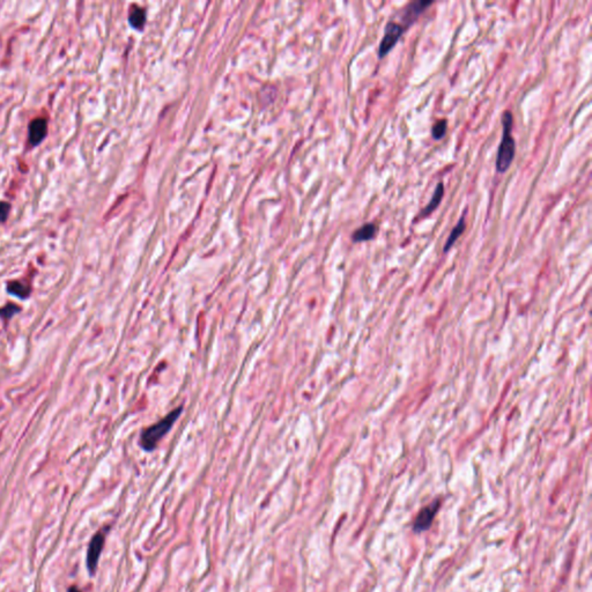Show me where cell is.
<instances>
[{"label": "cell", "instance_id": "30bf717a", "mask_svg": "<svg viewBox=\"0 0 592 592\" xmlns=\"http://www.w3.org/2000/svg\"><path fill=\"white\" fill-rule=\"evenodd\" d=\"M465 218H466V212H464L463 215L460 216L458 222H457V224L454 227V229L451 230L450 235H449V238L446 242V246H444V248H443L444 252L450 250V248L454 246V244L456 243V241L458 240L461 236V234L464 232L465 228H466V221H465Z\"/></svg>", "mask_w": 592, "mask_h": 592}, {"label": "cell", "instance_id": "9a60e30c", "mask_svg": "<svg viewBox=\"0 0 592 592\" xmlns=\"http://www.w3.org/2000/svg\"><path fill=\"white\" fill-rule=\"evenodd\" d=\"M11 210V206L10 204H7L5 202H2L0 203V222L5 221L8 216V212Z\"/></svg>", "mask_w": 592, "mask_h": 592}, {"label": "cell", "instance_id": "2e32d148", "mask_svg": "<svg viewBox=\"0 0 592 592\" xmlns=\"http://www.w3.org/2000/svg\"><path fill=\"white\" fill-rule=\"evenodd\" d=\"M68 592H81V591H80V590H77V589H76V587H75V586H72V587H71V589H69V590H68Z\"/></svg>", "mask_w": 592, "mask_h": 592}, {"label": "cell", "instance_id": "7c38bea8", "mask_svg": "<svg viewBox=\"0 0 592 592\" xmlns=\"http://www.w3.org/2000/svg\"><path fill=\"white\" fill-rule=\"evenodd\" d=\"M130 24L136 29H140L146 22V12L140 7H134L129 16Z\"/></svg>", "mask_w": 592, "mask_h": 592}, {"label": "cell", "instance_id": "8fae6325", "mask_svg": "<svg viewBox=\"0 0 592 592\" xmlns=\"http://www.w3.org/2000/svg\"><path fill=\"white\" fill-rule=\"evenodd\" d=\"M7 292L20 299H27L30 294V288L28 285H24L21 281H12L7 286Z\"/></svg>", "mask_w": 592, "mask_h": 592}, {"label": "cell", "instance_id": "ba28073f", "mask_svg": "<svg viewBox=\"0 0 592 592\" xmlns=\"http://www.w3.org/2000/svg\"><path fill=\"white\" fill-rule=\"evenodd\" d=\"M377 234V226L375 223H366L362 227L358 228L357 230L353 232L352 240L353 242H367V241L373 240Z\"/></svg>", "mask_w": 592, "mask_h": 592}, {"label": "cell", "instance_id": "3957f363", "mask_svg": "<svg viewBox=\"0 0 592 592\" xmlns=\"http://www.w3.org/2000/svg\"><path fill=\"white\" fill-rule=\"evenodd\" d=\"M407 29H405L402 24H399L394 21H389L385 24V29H384V35H383V38L381 41V43H379V47H378V58L382 59L384 58V57L389 54V52L392 50V49L396 47V44L398 43V41L400 40V37L404 35V32H405Z\"/></svg>", "mask_w": 592, "mask_h": 592}, {"label": "cell", "instance_id": "7a4b0ae2", "mask_svg": "<svg viewBox=\"0 0 592 592\" xmlns=\"http://www.w3.org/2000/svg\"><path fill=\"white\" fill-rule=\"evenodd\" d=\"M181 413L182 407L179 406L177 408H175L174 411H171L168 415H166L165 418L160 420L159 422L152 424V426L148 428H146L140 435L141 448L146 451L154 450V449L156 448L157 443L160 442V440H162L163 436L168 434V431L171 429V427L174 426V423L176 422V420L178 419V416L181 415Z\"/></svg>", "mask_w": 592, "mask_h": 592}, {"label": "cell", "instance_id": "52a82bcc", "mask_svg": "<svg viewBox=\"0 0 592 592\" xmlns=\"http://www.w3.org/2000/svg\"><path fill=\"white\" fill-rule=\"evenodd\" d=\"M48 122L44 118L34 120L29 125V141L31 145H38L47 136Z\"/></svg>", "mask_w": 592, "mask_h": 592}, {"label": "cell", "instance_id": "6da1fadb", "mask_svg": "<svg viewBox=\"0 0 592 592\" xmlns=\"http://www.w3.org/2000/svg\"><path fill=\"white\" fill-rule=\"evenodd\" d=\"M514 116L510 110H504L502 115V140L499 145L496 155V170L497 173L504 174L514 161L516 154V142L512 137Z\"/></svg>", "mask_w": 592, "mask_h": 592}, {"label": "cell", "instance_id": "8992f818", "mask_svg": "<svg viewBox=\"0 0 592 592\" xmlns=\"http://www.w3.org/2000/svg\"><path fill=\"white\" fill-rule=\"evenodd\" d=\"M440 507V502L436 501V502H432L430 505H428V507L423 508L420 514L418 515V517L415 518V522H414V531L416 532H421V531H424L426 529L429 528V525L431 524L432 522V518H434L435 514L438 512V509Z\"/></svg>", "mask_w": 592, "mask_h": 592}, {"label": "cell", "instance_id": "5b68a950", "mask_svg": "<svg viewBox=\"0 0 592 592\" xmlns=\"http://www.w3.org/2000/svg\"><path fill=\"white\" fill-rule=\"evenodd\" d=\"M103 545L104 536L102 533H97L96 536L92 539L91 544H89L87 552V567L89 571H91V574L95 573L100 554L102 552V549H103Z\"/></svg>", "mask_w": 592, "mask_h": 592}, {"label": "cell", "instance_id": "277c9868", "mask_svg": "<svg viewBox=\"0 0 592 592\" xmlns=\"http://www.w3.org/2000/svg\"><path fill=\"white\" fill-rule=\"evenodd\" d=\"M432 2H428V0H418V2L408 3L407 5L403 8L402 13H400V20H402V26L408 29L412 24L416 22L419 16L421 15L428 7L432 5Z\"/></svg>", "mask_w": 592, "mask_h": 592}, {"label": "cell", "instance_id": "9c48e42d", "mask_svg": "<svg viewBox=\"0 0 592 592\" xmlns=\"http://www.w3.org/2000/svg\"><path fill=\"white\" fill-rule=\"evenodd\" d=\"M443 195H444V185H443L442 182H440L435 187V191L431 195L429 203L427 204L426 207L422 208L421 213H420V216L423 218V216H428L430 213H432V212H434L436 208L440 206V204L443 199Z\"/></svg>", "mask_w": 592, "mask_h": 592}, {"label": "cell", "instance_id": "4fadbf2b", "mask_svg": "<svg viewBox=\"0 0 592 592\" xmlns=\"http://www.w3.org/2000/svg\"><path fill=\"white\" fill-rule=\"evenodd\" d=\"M447 129H448V121L447 120H440L434 123L431 128V137L435 139V140H441L444 136H446L447 133Z\"/></svg>", "mask_w": 592, "mask_h": 592}, {"label": "cell", "instance_id": "5bb4252c", "mask_svg": "<svg viewBox=\"0 0 592 592\" xmlns=\"http://www.w3.org/2000/svg\"><path fill=\"white\" fill-rule=\"evenodd\" d=\"M20 311V308L16 307L14 304H8L5 308L0 309V316L4 318H11L16 312Z\"/></svg>", "mask_w": 592, "mask_h": 592}]
</instances>
